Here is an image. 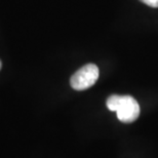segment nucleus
<instances>
[{
    "mask_svg": "<svg viewBox=\"0 0 158 158\" xmlns=\"http://www.w3.org/2000/svg\"><path fill=\"white\" fill-rule=\"evenodd\" d=\"M140 1L151 7H158V0H140Z\"/></svg>",
    "mask_w": 158,
    "mask_h": 158,
    "instance_id": "7ed1b4c3",
    "label": "nucleus"
},
{
    "mask_svg": "<svg viewBox=\"0 0 158 158\" xmlns=\"http://www.w3.org/2000/svg\"><path fill=\"white\" fill-rule=\"evenodd\" d=\"M1 66H2V64H1V61H0V69H1Z\"/></svg>",
    "mask_w": 158,
    "mask_h": 158,
    "instance_id": "20e7f679",
    "label": "nucleus"
},
{
    "mask_svg": "<svg viewBox=\"0 0 158 158\" xmlns=\"http://www.w3.org/2000/svg\"><path fill=\"white\" fill-rule=\"evenodd\" d=\"M99 75L100 71L97 65L87 64L72 75L70 84L75 90H85L96 83Z\"/></svg>",
    "mask_w": 158,
    "mask_h": 158,
    "instance_id": "f03ea898",
    "label": "nucleus"
},
{
    "mask_svg": "<svg viewBox=\"0 0 158 158\" xmlns=\"http://www.w3.org/2000/svg\"><path fill=\"white\" fill-rule=\"evenodd\" d=\"M107 108L114 111L117 118L123 123H131L140 115L139 103L131 96L112 94L107 100Z\"/></svg>",
    "mask_w": 158,
    "mask_h": 158,
    "instance_id": "f257e3e1",
    "label": "nucleus"
}]
</instances>
